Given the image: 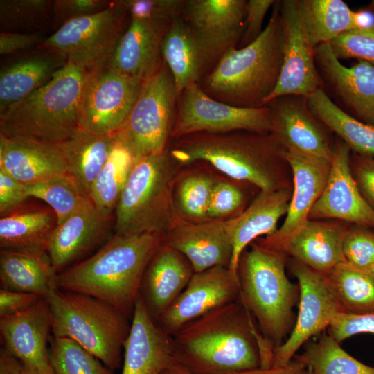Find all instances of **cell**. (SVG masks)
Returning a JSON list of instances; mask_svg holds the SVG:
<instances>
[{
    "instance_id": "d6a6232c",
    "label": "cell",
    "mask_w": 374,
    "mask_h": 374,
    "mask_svg": "<svg viewBox=\"0 0 374 374\" xmlns=\"http://www.w3.org/2000/svg\"><path fill=\"white\" fill-rule=\"evenodd\" d=\"M160 49L162 60L173 76L179 98L185 89L199 84L206 71L200 51L181 14L163 35Z\"/></svg>"
},
{
    "instance_id": "9a60e30c",
    "label": "cell",
    "mask_w": 374,
    "mask_h": 374,
    "mask_svg": "<svg viewBox=\"0 0 374 374\" xmlns=\"http://www.w3.org/2000/svg\"><path fill=\"white\" fill-rule=\"evenodd\" d=\"M283 33V62L276 85L266 100L284 96L307 97L321 87V78L301 16L299 1H279Z\"/></svg>"
},
{
    "instance_id": "f907efd6",
    "label": "cell",
    "mask_w": 374,
    "mask_h": 374,
    "mask_svg": "<svg viewBox=\"0 0 374 374\" xmlns=\"http://www.w3.org/2000/svg\"><path fill=\"white\" fill-rule=\"evenodd\" d=\"M350 167L361 195L374 210V157L351 152Z\"/></svg>"
},
{
    "instance_id": "680465c9",
    "label": "cell",
    "mask_w": 374,
    "mask_h": 374,
    "mask_svg": "<svg viewBox=\"0 0 374 374\" xmlns=\"http://www.w3.org/2000/svg\"><path fill=\"white\" fill-rule=\"evenodd\" d=\"M354 29H368L374 27V12L368 8L353 11Z\"/></svg>"
},
{
    "instance_id": "30bf717a",
    "label": "cell",
    "mask_w": 374,
    "mask_h": 374,
    "mask_svg": "<svg viewBox=\"0 0 374 374\" xmlns=\"http://www.w3.org/2000/svg\"><path fill=\"white\" fill-rule=\"evenodd\" d=\"M107 57L89 67L80 107L79 127L100 136L123 128L143 82L112 68Z\"/></svg>"
},
{
    "instance_id": "8d00e7d4",
    "label": "cell",
    "mask_w": 374,
    "mask_h": 374,
    "mask_svg": "<svg viewBox=\"0 0 374 374\" xmlns=\"http://www.w3.org/2000/svg\"><path fill=\"white\" fill-rule=\"evenodd\" d=\"M299 4L310 42L314 48L354 29L353 11L342 0H300Z\"/></svg>"
},
{
    "instance_id": "6da1fadb",
    "label": "cell",
    "mask_w": 374,
    "mask_h": 374,
    "mask_svg": "<svg viewBox=\"0 0 374 374\" xmlns=\"http://www.w3.org/2000/svg\"><path fill=\"white\" fill-rule=\"evenodd\" d=\"M240 298L172 336L177 364L194 374H231L271 366L274 347Z\"/></svg>"
},
{
    "instance_id": "e0dca14e",
    "label": "cell",
    "mask_w": 374,
    "mask_h": 374,
    "mask_svg": "<svg viewBox=\"0 0 374 374\" xmlns=\"http://www.w3.org/2000/svg\"><path fill=\"white\" fill-rule=\"evenodd\" d=\"M350 154L348 146L336 138L325 188L308 218L340 220L374 229V210L363 198L353 177Z\"/></svg>"
},
{
    "instance_id": "3957f363",
    "label": "cell",
    "mask_w": 374,
    "mask_h": 374,
    "mask_svg": "<svg viewBox=\"0 0 374 374\" xmlns=\"http://www.w3.org/2000/svg\"><path fill=\"white\" fill-rule=\"evenodd\" d=\"M164 242L159 234L114 233L96 253L59 273L58 289L93 296L132 319L145 269Z\"/></svg>"
},
{
    "instance_id": "be15d7a7",
    "label": "cell",
    "mask_w": 374,
    "mask_h": 374,
    "mask_svg": "<svg viewBox=\"0 0 374 374\" xmlns=\"http://www.w3.org/2000/svg\"><path fill=\"white\" fill-rule=\"evenodd\" d=\"M368 8V10H372L373 12H374V0L372 1L368 6V7L366 8Z\"/></svg>"
},
{
    "instance_id": "c3c4849f",
    "label": "cell",
    "mask_w": 374,
    "mask_h": 374,
    "mask_svg": "<svg viewBox=\"0 0 374 374\" xmlns=\"http://www.w3.org/2000/svg\"><path fill=\"white\" fill-rule=\"evenodd\" d=\"M328 330V334L339 343L357 334H374V313L350 314L339 312Z\"/></svg>"
},
{
    "instance_id": "9c48e42d",
    "label": "cell",
    "mask_w": 374,
    "mask_h": 374,
    "mask_svg": "<svg viewBox=\"0 0 374 374\" xmlns=\"http://www.w3.org/2000/svg\"><path fill=\"white\" fill-rule=\"evenodd\" d=\"M178 100L173 76L162 62L160 67L143 81L121 130L136 159L167 150Z\"/></svg>"
},
{
    "instance_id": "e575fe53",
    "label": "cell",
    "mask_w": 374,
    "mask_h": 374,
    "mask_svg": "<svg viewBox=\"0 0 374 374\" xmlns=\"http://www.w3.org/2000/svg\"><path fill=\"white\" fill-rule=\"evenodd\" d=\"M136 159L121 130L97 176L89 197L97 209L109 217L115 211Z\"/></svg>"
},
{
    "instance_id": "94428289",
    "label": "cell",
    "mask_w": 374,
    "mask_h": 374,
    "mask_svg": "<svg viewBox=\"0 0 374 374\" xmlns=\"http://www.w3.org/2000/svg\"><path fill=\"white\" fill-rule=\"evenodd\" d=\"M361 270L364 271L374 280V264L367 268Z\"/></svg>"
},
{
    "instance_id": "8992f818",
    "label": "cell",
    "mask_w": 374,
    "mask_h": 374,
    "mask_svg": "<svg viewBox=\"0 0 374 374\" xmlns=\"http://www.w3.org/2000/svg\"><path fill=\"white\" fill-rule=\"evenodd\" d=\"M287 256L252 242L238 267L240 299L274 348L291 333L299 287L286 275Z\"/></svg>"
},
{
    "instance_id": "d6986e66",
    "label": "cell",
    "mask_w": 374,
    "mask_h": 374,
    "mask_svg": "<svg viewBox=\"0 0 374 374\" xmlns=\"http://www.w3.org/2000/svg\"><path fill=\"white\" fill-rule=\"evenodd\" d=\"M286 159L292 170L293 190L285 219L274 234L255 240L276 251L309 220L310 212L325 188L331 167V161L294 152L287 151Z\"/></svg>"
},
{
    "instance_id": "5b68a950",
    "label": "cell",
    "mask_w": 374,
    "mask_h": 374,
    "mask_svg": "<svg viewBox=\"0 0 374 374\" xmlns=\"http://www.w3.org/2000/svg\"><path fill=\"white\" fill-rule=\"evenodd\" d=\"M90 66L67 60L46 84L0 113V134L60 144L79 127Z\"/></svg>"
},
{
    "instance_id": "7dc6e473",
    "label": "cell",
    "mask_w": 374,
    "mask_h": 374,
    "mask_svg": "<svg viewBox=\"0 0 374 374\" xmlns=\"http://www.w3.org/2000/svg\"><path fill=\"white\" fill-rule=\"evenodd\" d=\"M244 201L242 191L236 186L225 181H216L213 189L208 216L220 220L238 210Z\"/></svg>"
},
{
    "instance_id": "f1b7e54d",
    "label": "cell",
    "mask_w": 374,
    "mask_h": 374,
    "mask_svg": "<svg viewBox=\"0 0 374 374\" xmlns=\"http://www.w3.org/2000/svg\"><path fill=\"white\" fill-rule=\"evenodd\" d=\"M165 33L149 23L130 18V22L107 57L118 72L144 81L161 65V42Z\"/></svg>"
},
{
    "instance_id": "603a6c76",
    "label": "cell",
    "mask_w": 374,
    "mask_h": 374,
    "mask_svg": "<svg viewBox=\"0 0 374 374\" xmlns=\"http://www.w3.org/2000/svg\"><path fill=\"white\" fill-rule=\"evenodd\" d=\"M315 62L323 78L357 119L374 125V66L359 60L343 65L329 43L314 48Z\"/></svg>"
},
{
    "instance_id": "f35d334b",
    "label": "cell",
    "mask_w": 374,
    "mask_h": 374,
    "mask_svg": "<svg viewBox=\"0 0 374 374\" xmlns=\"http://www.w3.org/2000/svg\"><path fill=\"white\" fill-rule=\"evenodd\" d=\"M294 359L304 364L312 374H374V367L352 357L328 333L309 344Z\"/></svg>"
},
{
    "instance_id": "836d02e7",
    "label": "cell",
    "mask_w": 374,
    "mask_h": 374,
    "mask_svg": "<svg viewBox=\"0 0 374 374\" xmlns=\"http://www.w3.org/2000/svg\"><path fill=\"white\" fill-rule=\"evenodd\" d=\"M305 99L313 115L344 141L352 152L374 157V125L364 123L341 109L322 88Z\"/></svg>"
},
{
    "instance_id": "6f0895ef",
    "label": "cell",
    "mask_w": 374,
    "mask_h": 374,
    "mask_svg": "<svg viewBox=\"0 0 374 374\" xmlns=\"http://www.w3.org/2000/svg\"><path fill=\"white\" fill-rule=\"evenodd\" d=\"M23 362L3 346L0 350V374H21Z\"/></svg>"
},
{
    "instance_id": "bcb514c9",
    "label": "cell",
    "mask_w": 374,
    "mask_h": 374,
    "mask_svg": "<svg viewBox=\"0 0 374 374\" xmlns=\"http://www.w3.org/2000/svg\"><path fill=\"white\" fill-rule=\"evenodd\" d=\"M329 44L339 60L355 58L374 66V27L350 30Z\"/></svg>"
},
{
    "instance_id": "74e56055",
    "label": "cell",
    "mask_w": 374,
    "mask_h": 374,
    "mask_svg": "<svg viewBox=\"0 0 374 374\" xmlns=\"http://www.w3.org/2000/svg\"><path fill=\"white\" fill-rule=\"evenodd\" d=\"M325 278L342 313H374V280L364 271L344 262Z\"/></svg>"
},
{
    "instance_id": "4dcf8cb0",
    "label": "cell",
    "mask_w": 374,
    "mask_h": 374,
    "mask_svg": "<svg viewBox=\"0 0 374 374\" xmlns=\"http://www.w3.org/2000/svg\"><path fill=\"white\" fill-rule=\"evenodd\" d=\"M37 49L1 68L0 113L46 84L67 62L62 55Z\"/></svg>"
},
{
    "instance_id": "1f68e13d",
    "label": "cell",
    "mask_w": 374,
    "mask_h": 374,
    "mask_svg": "<svg viewBox=\"0 0 374 374\" xmlns=\"http://www.w3.org/2000/svg\"><path fill=\"white\" fill-rule=\"evenodd\" d=\"M117 133L100 136L79 127L71 137L58 144L64 156L69 175L84 196L89 197L110 154Z\"/></svg>"
},
{
    "instance_id": "44dd1931",
    "label": "cell",
    "mask_w": 374,
    "mask_h": 374,
    "mask_svg": "<svg viewBox=\"0 0 374 374\" xmlns=\"http://www.w3.org/2000/svg\"><path fill=\"white\" fill-rule=\"evenodd\" d=\"M109 220L89 197H84L73 213L55 226L44 248L57 274L105 240Z\"/></svg>"
},
{
    "instance_id": "d590c367",
    "label": "cell",
    "mask_w": 374,
    "mask_h": 374,
    "mask_svg": "<svg viewBox=\"0 0 374 374\" xmlns=\"http://www.w3.org/2000/svg\"><path fill=\"white\" fill-rule=\"evenodd\" d=\"M57 225L51 208H18L0 218L1 249L44 248Z\"/></svg>"
},
{
    "instance_id": "ffe728a7",
    "label": "cell",
    "mask_w": 374,
    "mask_h": 374,
    "mask_svg": "<svg viewBox=\"0 0 374 374\" xmlns=\"http://www.w3.org/2000/svg\"><path fill=\"white\" fill-rule=\"evenodd\" d=\"M51 332V314L46 298L24 311L0 318L3 346L38 374H55L48 348Z\"/></svg>"
},
{
    "instance_id": "d4e9b609",
    "label": "cell",
    "mask_w": 374,
    "mask_h": 374,
    "mask_svg": "<svg viewBox=\"0 0 374 374\" xmlns=\"http://www.w3.org/2000/svg\"><path fill=\"white\" fill-rule=\"evenodd\" d=\"M293 188L260 191L240 214L224 220V226L232 245L229 269L238 275L240 258L243 251L260 236L274 234L282 216L286 215Z\"/></svg>"
},
{
    "instance_id": "ac0fdd59",
    "label": "cell",
    "mask_w": 374,
    "mask_h": 374,
    "mask_svg": "<svg viewBox=\"0 0 374 374\" xmlns=\"http://www.w3.org/2000/svg\"><path fill=\"white\" fill-rule=\"evenodd\" d=\"M266 105L271 114V133L287 151L332 161L330 130L311 112L305 97L280 96Z\"/></svg>"
},
{
    "instance_id": "2e32d148",
    "label": "cell",
    "mask_w": 374,
    "mask_h": 374,
    "mask_svg": "<svg viewBox=\"0 0 374 374\" xmlns=\"http://www.w3.org/2000/svg\"><path fill=\"white\" fill-rule=\"evenodd\" d=\"M239 297L238 275L228 267H214L194 273L186 288L156 322L172 337L190 323Z\"/></svg>"
},
{
    "instance_id": "11a10c76",
    "label": "cell",
    "mask_w": 374,
    "mask_h": 374,
    "mask_svg": "<svg viewBox=\"0 0 374 374\" xmlns=\"http://www.w3.org/2000/svg\"><path fill=\"white\" fill-rule=\"evenodd\" d=\"M40 296L18 291L0 289V318L17 314L36 303Z\"/></svg>"
},
{
    "instance_id": "ab89813d",
    "label": "cell",
    "mask_w": 374,
    "mask_h": 374,
    "mask_svg": "<svg viewBox=\"0 0 374 374\" xmlns=\"http://www.w3.org/2000/svg\"><path fill=\"white\" fill-rule=\"evenodd\" d=\"M55 25L53 1L1 0V32L42 33Z\"/></svg>"
},
{
    "instance_id": "ee69618b",
    "label": "cell",
    "mask_w": 374,
    "mask_h": 374,
    "mask_svg": "<svg viewBox=\"0 0 374 374\" xmlns=\"http://www.w3.org/2000/svg\"><path fill=\"white\" fill-rule=\"evenodd\" d=\"M130 18L146 21L166 33L181 14L184 0H123Z\"/></svg>"
},
{
    "instance_id": "f546056e",
    "label": "cell",
    "mask_w": 374,
    "mask_h": 374,
    "mask_svg": "<svg viewBox=\"0 0 374 374\" xmlns=\"http://www.w3.org/2000/svg\"><path fill=\"white\" fill-rule=\"evenodd\" d=\"M57 274L44 247L0 250L1 288L47 298L58 289Z\"/></svg>"
},
{
    "instance_id": "681fc988",
    "label": "cell",
    "mask_w": 374,
    "mask_h": 374,
    "mask_svg": "<svg viewBox=\"0 0 374 374\" xmlns=\"http://www.w3.org/2000/svg\"><path fill=\"white\" fill-rule=\"evenodd\" d=\"M112 2L102 0L53 1L55 25L60 27L72 19L102 11L108 8Z\"/></svg>"
},
{
    "instance_id": "4316f807",
    "label": "cell",
    "mask_w": 374,
    "mask_h": 374,
    "mask_svg": "<svg viewBox=\"0 0 374 374\" xmlns=\"http://www.w3.org/2000/svg\"><path fill=\"white\" fill-rule=\"evenodd\" d=\"M194 273L187 258L164 242L148 263L139 290L155 321L180 295Z\"/></svg>"
},
{
    "instance_id": "60d3db41",
    "label": "cell",
    "mask_w": 374,
    "mask_h": 374,
    "mask_svg": "<svg viewBox=\"0 0 374 374\" xmlns=\"http://www.w3.org/2000/svg\"><path fill=\"white\" fill-rule=\"evenodd\" d=\"M216 180L204 173L184 176L173 190L177 217L189 222L209 220L208 210Z\"/></svg>"
},
{
    "instance_id": "83f0119b",
    "label": "cell",
    "mask_w": 374,
    "mask_h": 374,
    "mask_svg": "<svg viewBox=\"0 0 374 374\" xmlns=\"http://www.w3.org/2000/svg\"><path fill=\"white\" fill-rule=\"evenodd\" d=\"M0 169L24 184L69 175L58 144L0 134Z\"/></svg>"
},
{
    "instance_id": "4fadbf2b",
    "label": "cell",
    "mask_w": 374,
    "mask_h": 374,
    "mask_svg": "<svg viewBox=\"0 0 374 374\" xmlns=\"http://www.w3.org/2000/svg\"><path fill=\"white\" fill-rule=\"evenodd\" d=\"M290 268L299 287V312L291 333L274 350L271 367L287 365L304 343L328 328L341 312L325 276L292 258Z\"/></svg>"
},
{
    "instance_id": "816d5d0a",
    "label": "cell",
    "mask_w": 374,
    "mask_h": 374,
    "mask_svg": "<svg viewBox=\"0 0 374 374\" xmlns=\"http://www.w3.org/2000/svg\"><path fill=\"white\" fill-rule=\"evenodd\" d=\"M274 0H249L247 2L246 16L239 48L244 47L255 41L262 33V24Z\"/></svg>"
},
{
    "instance_id": "9f6ffc18",
    "label": "cell",
    "mask_w": 374,
    "mask_h": 374,
    "mask_svg": "<svg viewBox=\"0 0 374 374\" xmlns=\"http://www.w3.org/2000/svg\"><path fill=\"white\" fill-rule=\"evenodd\" d=\"M231 374H312V373L304 364L294 359L287 365L282 367L258 368Z\"/></svg>"
},
{
    "instance_id": "484cf974",
    "label": "cell",
    "mask_w": 374,
    "mask_h": 374,
    "mask_svg": "<svg viewBox=\"0 0 374 374\" xmlns=\"http://www.w3.org/2000/svg\"><path fill=\"white\" fill-rule=\"evenodd\" d=\"M349 224L336 220H308L277 251L326 276L346 262L342 246Z\"/></svg>"
},
{
    "instance_id": "7bdbcfd3",
    "label": "cell",
    "mask_w": 374,
    "mask_h": 374,
    "mask_svg": "<svg viewBox=\"0 0 374 374\" xmlns=\"http://www.w3.org/2000/svg\"><path fill=\"white\" fill-rule=\"evenodd\" d=\"M50 343L49 361L55 374H114L112 370L71 339L53 337Z\"/></svg>"
},
{
    "instance_id": "91938a15",
    "label": "cell",
    "mask_w": 374,
    "mask_h": 374,
    "mask_svg": "<svg viewBox=\"0 0 374 374\" xmlns=\"http://www.w3.org/2000/svg\"><path fill=\"white\" fill-rule=\"evenodd\" d=\"M160 374H194L179 365L175 363L166 368H165Z\"/></svg>"
},
{
    "instance_id": "b9f144b4",
    "label": "cell",
    "mask_w": 374,
    "mask_h": 374,
    "mask_svg": "<svg viewBox=\"0 0 374 374\" xmlns=\"http://www.w3.org/2000/svg\"><path fill=\"white\" fill-rule=\"evenodd\" d=\"M26 191L28 197L37 198L48 204L56 214L57 225L63 223L86 197L69 175L27 184Z\"/></svg>"
},
{
    "instance_id": "7c38bea8",
    "label": "cell",
    "mask_w": 374,
    "mask_h": 374,
    "mask_svg": "<svg viewBox=\"0 0 374 374\" xmlns=\"http://www.w3.org/2000/svg\"><path fill=\"white\" fill-rule=\"evenodd\" d=\"M127 15L122 1H112L102 11L65 22L38 48L91 66L111 54L125 30Z\"/></svg>"
},
{
    "instance_id": "f6af8a7d",
    "label": "cell",
    "mask_w": 374,
    "mask_h": 374,
    "mask_svg": "<svg viewBox=\"0 0 374 374\" xmlns=\"http://www.w3.org/2000/svg\"><path fill=\"white\" fill-rule=\"evenodd\" d=\"M346 262L360 269L374 264V229L350 224L343 239Z\"/></svg>"
},
{
    "instance_id": "277c9868",
    "label": "cell",
    "mask_w": 374,
    "mask_h": 374,
    "mask_svg": "<svg viewBox=\"0 0 374 374\" xmlns=\"http://www.w3.org/2000/svg\"><path fill=\"white\" fill-rule=\"evenodd\" d=\"M283 51V33L276 1L260 36L244 47L229 49L199 84L210 97L229 105L263 107L278 82Z\"/></svg>"
},
{
    "instance_id": "7a4b0ae2",
    "label": "cell",
    "mask_w": 374,
    "mask_h": 374,
    "mask_svg": "<svg viewBox=\"0 0 374 374\" xmlns=\"http://www.w3.org/2000/svg\"><path fill=\"white\" fill-rule=\"evenodd\" d=\"M168 152L175 164L204 161L260 191L293 188L287 150L271 133H195L175 139Z\"/></svg>"
},
{
    "instance_id": "52a82bcc",
    "label": "cell",
    "mask_w": 374,
    "mask_h": 374,
    "mask_svg": "<svg viewBox=\"0 0 374 374\" xmlns=\"http://www.w3.org/2000/svg\"><path fill=\"white\" fill-rule=\"evenodd\" d=\"M46 299L53 337L73 340L113 371L121 366L130 318L107 302L76 292L57 289Z\"/></svg>"
},
{
    "instance_id": "db71d44e",
    "label": "cell",
    "mask_w": 374,
    "mask_h": 374,
    "mask_svg": "<svg viewBox=\"0 0 374 374\" xmlns=\"http://www.w3.org/2000/svg\"><path fill=\"white\" fill-rule=\"evenodd\" d=\"M47 37L42 33L1 32L0 54L10 55L38 48Z\"/></svg>"
},
{
    "instance_id": "7402d4cb",
    "label": "cell",
    "mask_w": 374,
    "mask_h": 374,
    "mask_svg": "<svg viewBox=\"0 0 374 374\" xmlns=\"http://www.w3.org/2000/svg\"><path fill=\"white\" fill-rule=\"evenodd\" d=\"M123 350L121 374H160L177 363L172 337L153 319L140 296Z\"/></svg>"
},
{
    "instance_id": "8fae6325",
    "label": "cell",
    "mask_w": 374,
    "mask_h": 374,
    "mask_svg": "<svg viewBox=\"0 0 374 374\" xmlns=\"http://www.w3.org/2000/svg\"><path fill=\"white\" fill-rule=\"evenodd\" d=\"M271 114L267 105L246 108L229 105L210 97L199 84H194L179 98L171 138L199 132L271 133Z\"/></svg>"
},
{
    "instance_id": "cb8c5ba5",
    "label": "cell",
    "mask_w": 374,
    "mask_h": 374,
    "mask_svg": "<svg viewBox=\"0 0 374 374\" xmlns=\"http://www.w3.org/2000/svg\"><path fill=\"white\" fill-rule=\"evenodd\" d=\"M165 242L187 258L195 273L230 265L233 249L224 220L189 222L177 218Z\"/></svg>"
},
{
    "instance_id": "f5cc1de1",
    "label": "cell",
    "mask_w": 374,
    "mask_h": 374,
    "mask_svg": "<svg viewBox=\"0 0 374 374\" xmlns=\"http://www.w3.org/2000/svg\"><path fill=\"white\" fill-rule=\"evenodd\" d=\"M28 198L26 185L0 169L1 216L19 208Z\"/></svg>"
},
{
    "instance_id": "ba28073f",
    "label": "cell",
    "mask_w": 374,
    "mask_h": 374,
    "mask_svg": "<svg viewBox=\"0 0 374 374\" xmlns=\"http://www.w3.org/2000/svg\"><path fill=\"white\" fill-rule=\"evenodd\" d=\"M175 166L168 150L136 159L115 209V234L166 235L177 219Z\"/></svg>"
},
{
    "instance_id": "5bb4252c",
    "label": "cell",
    "mask_w": 374,
    "mask_h": 374,
    "mask_svg": "<svg viewBox=\"0 0 374 374\" xmlns=\"http://www.w3.org/2000/svg\"><path fill=\"white\" fill-rule=\"evenodd\" d=\"M245 0H184L181 16L200 51L205 70L241 39Z\"/></svg>"
},
{
    "instance_id": "6125c7cd",
    "label": "cell",
    "mask_w": 374,
    "mask_h": 374,
    "mask_svg": "<svg viewBox=\"0 0 374 374\" xmlns=\"http://www.w3.org/2000/svg\"><path fill=\"white\" fill-rule=\"evenodd\" d=\"M21 374H38L28 367L24 366Z\"/></svg>"
}]
</instances>
